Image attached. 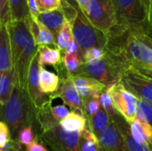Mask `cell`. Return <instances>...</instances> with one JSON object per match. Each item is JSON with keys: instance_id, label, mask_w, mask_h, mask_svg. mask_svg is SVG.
<instances>
[{"instance_id": "cell-1", "label": "cell", "mask_w": 152, "mask_h": 151, "mask_svg": "<svg viewBox=\"0 0 152 151\" xmlns=\"http://www.w3.org/2000/svg\"><path fill=\"white\" fill-rule=\"evenodd\" d=\"M105 50L120 62L123 70L152 80V40L143 32L113 27Z\"/></svg>"}, {"instance_id": "cell-2", "label": "cell", "mask_w": 152, "mask_h": 151, "mask_svg": "<svg viewBox=\"0 0 152 151\" xmlns=\"http://www.w3.org/2000/svg\"><path fill=\"white\" fill-rule=\"evenodd\" d=\"M3 119L9 128L11 138L16 140L19 132L26 127L32 126L37 121L36 110L31 103L28 90L22 88L16 80L10 98L3 108Z\"/></svg>"}, {"instance_id": "cell-3", "label": "cell", "mask_w": 152, "mask_h": 151, "mask_svg": "<svg viewBox=\"0 0 152 151\" xmlns=\"http://www.w3.org/2000/svg\"><path fill=\"white\" fill-rule=\"evenodd\" d=\"M116 17L114 27L145 33L149 15L142 0H112Z\"/></svg>"}, {"instance_id": "cell-4", "label": "cell", "mask_w": 152, "mask_h": 151, "mask_svg": "<svg viewBox=\"0 0 152 151\" xmlns=\"http://www.w3.org/2000/svg\"><path fill=\"white\" fill-rule=\"evenodd\" d=\"M123 72L120 62L110 52L105 50L102 59L93 62H83L76 76L94 78L106 86L119 81Z\"/></svg>"}, {"instance_id": "cell-5", "label": "cell", "mask_w": 152, "mask_h": 151, "mask_svg": "<svg viewBox=\"0 0 152 151\" xmlns=\"http://www.w3.org/2000/svg\"><path fill=\"white\" fill-rule=\"evenodd\" d=\"M72 35L81 55L91 48L105 50L109 40L108 36L95 28L80 9L72 24Z\"/></svg>"}, {"instance_id": "cell-6", "label": "cell", "mask_w": 152, "mask_h": 151, "mask_svg": "<svg viewBox=\"0 0 152 151\" xmlns=\"http://www.w3.org/2000/svg\"><path fill=\"white\" fill-rule=\"evenodd\" d=\"M84 14L95 28L106 35L116 25L112 0H88L87 8Z\"/></svg>"}, {"instance_id": "cell-7", "label": "cell", "mask_w": 152, "mask_h": 151, "mask_svg": "<svg viewBox=\"0 0 152 151\" xmlns=\"http://www.w3.org/2000/svg\"><path fill=\"white\" fill-rule=\"evenodd\" d=\"M78 132H66L60 125L45 131H40L39 137L50 151H81Z\"/></svg>"}, {"instance_id": "cell-8", "label": "cell", "mask_w": 152, "mask_h": 151, "mask_svg": "<svg viewBox=\"0 0 152 151\" xmlns=\"http://www.w3.org/2000/svg\"><path fill=\"white\" fill-rule=\"evenodd\" d=\"M116 111L128 123L131 124L137 117L138 99L129 92L119 81L107 86Z\"/></svg>"}, {"instance_id": "cell-9", "label": "cell", "mask_w": 152, "mask_h": 151, "mask_svg": "<svg viewBox=\"0 0 152 151\" xmlns=\"http://www.w3.org/2000/svg\"><path fill=\"white\" fill-rule=\"evenodd\" d=\"M30 18L31 17L25 20H10L6 23L10 40L12 66L19 60L24 51L28 38L32 36L29 28Z\"/></svg>"}, {"instance_id": "cell-10", "label": "cell", "mask_w": 152, "mask_h": 151, "mask_svg": "<svg viewBox=\"0 0 152 151\" xmlns=\"http://www.w3.org/2000/svg\"><path fill=\"white\" fill-rule=\"evenodd\" d=\"M119 82L138 100L152 105V80L143 77L132 70H123Z\"/></svg>"}, {"instance_id": "cell-11", "label": "cell", "mask_w": 152, "mask_h": 151, "mask_svg": "<svg viewBox=\"0 0 152 151\" xmlns=\"http://www.w3.org/2000/svg\"><path fill=\"white\" fill-rule=\"evenodd\" d=\"M57 97L61 98L66 105L73 109V111H76L84 117L86 116L84 102L72 83L71 76L68 72L65 74V76L61 77L59 87L51 99Z\"/></svg>"}, {"instance_id": "cell-12", "label": "cell", "mask_w": 152, "mask_h": 151, "mask_svg": "<svg viewBox=\"0 0 152 151\" xmlns=\"http://www.w3.org/2000/svg\"><path fill=\"white\" fill-rule=\"evenodd\" d=\"M39 72H40V64L38 53L33 57L32 61L29 66L28 79H27V90L29 95L31 103L35 109L37 110L40 109L47 101V95L43 93L40 90L39 85Z\"/></svg>"}, {"instance_id": "cell-13", "label": "cell", "mask_w": 152, "mask_h": 151, "mask_svg": "<svg viewBox=\"0 0 152 151\" xmlns=\"http://www.w3.org/2000/svg\"><path fill=\"white\" fill-rule=\"evenodd\" d=\"M71 80L83 102L95 93L101 94L107 87L99 81L87 77L71 76Z\"/></svg>"}, {"instance_id": "cell-14", "label": "cell", "mask_w": 152, "mask_h": 151, "mask_svg": "<svg viewBox=\"0 0 152 151\" xmlns=\"http://www.w3.org/2000/svg\"><path fill=\"white\" fill-rule=\"evenodd\" d=\"M100 151H127L124 141L111 122L98 137Z\"/></svg>"}, {"instance_id": "cell-15", "label": "cell", "mask_w": 152, "mask_h": 151, "mask_svg": "<svg viewBox=\"0 0 152 151\" xmlns=\"http://www.w3.org/2000/svg\"><path fill=\"white\" fill-rule=\"evenodd\" d=\"M110 120L114 124L119 134L121 135L127 151H152L148 147L138 143L133 138L130 132L129 124L118 112H116L110 117Z\"/></svg>"}, {"instance_id": "cell-16", "label": "cell", "mask_w": 152, "mask_h": 151, "mask_svg": "<svg viewBox=\"0 0 152 151\" xmlns=\"http://www.w3.org/2000/svg\"><path fill=\"white\" fill-rule=\"evenodd\" d=\"M130 125L133 138L140 144L144 145L152 150V126L144 120L136 117Z\"/></svg>"}, {"instance_id": "cell-17", "label": "cell", "mask_w": 152, "mask_h": 151, "mask_svg": "<svg viewBox=\"0 0 152 151\" xmlns=\"http://www.w3.org/2000/svg\"><path fill=\"white\" fill-rule=\"evenodd\" d=\"M13 69L6 24H0V74Z\"/></svg>"}, {"instance_id": "cell-18", "label": "cell", "mask_w": 152, "mask_h": 151, "mask_svg": "<svg viewBox=\"0 0 152 151\" xmlns=\"http://www.w3.org/2000/svg\"><path fill=\"white\" fill-rule=\"evenodd\" d=\"M29 28L31 35L37 46L39 45H55V37L53 34L37 19L30 18Z\"/></svg>"}, {"instance_id": "cell-19", "label": "cell", "mask_w": 152, "mask_h": 151, "mask_svg": "<svg viewBox=\"0 0 152 151\" xmlns=\"http://www.w3.org/2000/svg\"><path fill=\"white\" fill-rule=\"evenodd\" d=\"M37 19L53 34L54 37H56L60 29L66 22V19L61 7L52 12L39 13Z\"/></svg>"}, {"instance_id": "cell-20", "label": "cell", "mask_w": 152, "mask_h": 151, "mask_svg": "<svg viewBox=\"0 0 152 151\" xmlns=\"http://www.w3.org/2000/svg\"><path fill=\"white\" fill-rule=\"evenodd\" d=\"M17 77L14 69L0 74V110L7 102L11 96Z\"/></svg>"}, {"instance_id": "cell-21", "label": "cell", "mask_w": 152, "mask_h": 151, "mask_svg": "<svg viewBox=\"0 0 152 151\" xmlns=\"http://www.w3.org/2000/svg\"><path fill=\"white\" fill-rule=\"evenodd\" d=\"M59 85H60V77L56 74L40 66L39 85H40L41 92L46 95L53 94L57 91Z\"/></svg>"}, {"instance_id": "cell-22", "label": "cell", "mask_w": 152, "mask_h": 151, "mask_svg": "<svg viewBox=\"0 0 152 151\" xmlns=\"http://www.w3.org/2000/svg\"><path fill=\"white\" fill-rule=\"evenodd\" d=\"M111 120L106 111L101 107L100 109L95 113L87 122L86 125L98 138L102 133L110 125Z\"/></svg>"}, {"instance_id": "cell-23", "label": "cell", "mask_w": 152, "mask_h": 151, "mask_svg": "<svg viewBox=\"0 0 152 151\" xmlns=\"http://www.w3.org/2000/svg\"><path fill=\"white\" fill-rule=\"evenodd\" d=\"M59 125L66 132L81 133L86 127V119L81 114L71 111L64 119L59 122Z\"/></svg>"}, {"instance_id": "cell-24", "label": "cell", "mask_w": 152, "mask_h": 151, "mask_svg": "<svg viewBox=\"0 0 152 151\" xmlns=\"http://www.w3.org/2000/svg\"><path fill=\"white\" fill-rule=\"evenodd\" d=\"M39 64L41 67L45 65L58 66L61 63V54L58 48H51L48 45L37 46Z\"/></svg>"}, {"instance_id": "cell-25", "label": "cell", "mask_w": 152, "mask_h": 151, "mask_svg": "<svg viewBox=\"0 0 152 151\" xmlns=\"http://www.w3.org/2000/svg\"><path fill=\"white\" fill-rule=\"evenodd\" d=\"M10 20H25L30 16L28 0H8Z\"/></svg>"}, {"instance_id": "cell-26", "label": "cell", "mask_w": 152, "mask_h": 151, "mask_svg": "<svg viewBox=\"0 0 152 151\" xmlns=\"http://www.w3.org/2000/svg\"><path fill=\"white\" fill-rule=\"evenodd\" d=\"M79 147L81 151H100L98 138L88 128L87 125L80 133Z\"/></svg>"}, {"instance_id": "cell-27", "label": "cell", "mask_w": 152, "mask_h": 151, "mask_svg": "<svg viewBox=\"0 0 152 151\" xmlns=\"http://www.w3.org/2000/svg\"><path fill=\"white\" fill-rule=\"evenodd\" d=\"M61 61L65 69L70 76H76L83 64L82 56L78 54H69L64 53Z\"/></svg>"}, {"instance_id": "cell-28", "label": "cell", "mask_w": 152, "mask_h": 151, "mask_svg": "<svg viewBox=\"0 0 152 151\" xmlns=\"http://www.w3.org/2000/svg\"><path fill=\"white\" fill-rule=\"evenodd\" d=\"M73 38L72 35V26L66 21L61 28L60 29L58 35L55 37V44H56V48H58L61 52L65 50L66 46L69 43V41Z\"/></svg>"}, {"instance_id": "cell-29", "label": "cell", "mask_w": 152, "mask_h": 151, "mask_svg": "<svg viewBox=\"0 0 152 151\" xmlns=\"http://www.w3.org/2000/svg\"><path fill=\"white\" fill-rule=\"evenodd\" d=\"M102 94V93H101ZM100 93H95L92 95L89 99H87L86 101H84L85 106V111H86V122L95 114L101 108L100 103Z\"/></svg>"}, {"instance_id": "cell-30", "label": "cell", "mask_w": 152, "mask_h": 151, "mask_svg": "<svg viewBox=\"0 0 152 151\" xmlns=\"http://www.w3.org/2000/svg\"><path fill=\"white\" fill-rule=\"evenodd\" d=\"M35 5L38 13H44L59 9L61 0H35Z\"/></svg>"}, {"instance_id": "cell-31", "label": "cell", "mask_w": 152, "mask_h": 151, "mask_svg": "<svg viewBox=\"0 0 152 151\" xmlns=\"http://www.w3.org/2000/svg\"><path fill=\"white\" fill-rule=\"evenodd\" d=\"M137 117L149 123L152 126V105L139 100L137 105Z\"/></svg>"}, {"instance_id": "cell-32", "label": "cell", "mask_w": 152, "mask_h": 151, "mask_svg": "<svg viewBox=\"0 0 152 151\" xmlns=\"http://www.w3.org/2000/svg\"><path fill=\"white\" fill-rule=\"evenodd\" d=\"M100 103H101V107L106 111V113L108 114L110 118L117 112L115 108H114L111 97H110V95L107 90V87L100 95Z\"/></svg>"}, {"instance_id": "cell-33", "label": "cell", "mask_w": 152, "mask_h": 151, "mask_svg": "<svg viewBox=\"0 0 152 151\" xmlns=\"http://www.w3.org/2000/svg\"><path fill=\"white\" fill-rule=\"evenodd\" d=\"M105 55V50L99 48H91L82 54L83 62H93L102 59Z\"/></svg>"}, {"instance_id": "cell-34", "label": "cell", "mask_w": 152, "mask_h": 151, "mask_svg": "<svg viewBox=\"0 0 152 151\" xmlns=\"http://www.w3.org/2000/svg\"><path fill=\"white\" fill-rule=\"evenodd\" d=\"M18 142L21 145H28L32 142L35 141L34 139V132H33V127L32 126H26L22 128L19 133H18Z\"/></svg>"}, {"instance_id": "cell-35", "label": "cell", "mask_w": 152, "mask_h": 151, "mask_svg": "<svg viewBox=\"0 0 152 151\" xmlns=\"http://www.w3.org/2000/svg\"><path fill=\"white\" fill-rule=\"evenodd\" d=\"M51 112L54 119L58 122L64 119L69 114V109L64 105H57L54 107H51Z\"/></svg>"}, {"instance_id": "cell-36", "label": "cell", "mask_w": 152, "mask_h": 151, "mask_svg": "<svg viewBox=\"0 0 152 151\" xmlns=\"http://www.w3.org/2000/svg\"><path fill=\"white\" fill-rule=\"evenodd\" d=\"M11 139L12 138L7 125L3 121H0V148H4L11 141Z\"/></svg>"}, {"instance_id": "cell-37", "label": "cell", "mask_w": 152, "mask_h": 151, "mask_svg": "<svg viewBox=\"0 0 152 151\" xmlns=\"http://www.w3.org/2000/svg\"><path fill=\"white\" fill-rule=\"evenodd\" d=\"M10 21L8 0H0V24Z\"/></svg>"}, {"instance_id": "cell-38", "label": "cell", "mask_w": 152, "mask_h": 151, "mask_svg": "<svg viewBox=\"0 0 152 151\" xmlns=\"http://www.w3.org/2000/svg\"><path fill=\"white\" fill-rule=\"evenodd\" d=\"M20 145L21 144L16 140L11 139V141L4 148H0V151H23Z\"/></svg>"}, {"instance_id": "cell-39", "label": "cell", "mask_w": 152, "mask_h": 151, "mask_svg": "<svg viewBox=\"0 0 152 151\" xmlns=\"http://www.w3.org/2000/svg\"><path fill=\"white\" fill-rule=\"evenodd\" d=\"M63 53H69V54H78V55H81L80 53V51L78 49V46L77 44H76L74 38H72L69 43L68 44V45L66 46L65 50ZM82 56V55H81Z\"/></svg>"}, {"instance_id": "cell-40", "label": "cell", "mask_w": 152, "mask_h": 151, "mask_svg": "<svg viewBox=\"0 0 152 151\" xmlns=\"http://www.w3.org/2000/svg\"><path fill=\"white\" fill-rule=\"evenodd\" d=\"M26 151H49L47 148H45L44 145L38 143L37 141L32 142L28 145L26 146Z\"/></svg>"}, {"instance_id": "cell-41", "label": "cell", "mask_w": 152, "mask_h": 151, "mask_svg": "<svg viewBox=\"0 0 152 151\" xmlns=\"http://www.w3.org/2000/svg\"><path fill=\"white\" fill-rule=\"evenodd\" d=\"M28 8H29V12H30V16L33 19H37V15L39 14L36 5H35V0H28Z\"/></svg>"}, {"instance_id": "cell-42", "label": "cell", "mask_w": 152, "mask_h": 151, "mask_svg": "<svg viewBox=\"0 0 152 151\" xmlns=\"http://www.w3.org/2000/svg\"><path fill=\"white\" fill-rule=\"evenodd\" d=\"M144 34L151 40H152V8L151 12H150V15H149V19H148V26H147V28H146Z\"/></svg>"}, {"instance_id": "cell-43", "label": "cell", "mask_w": 152, "mask_h": 151, "mask_svg": "<svg viewBox=\"0 0 152 151\" xmlns=\"http://www.w3.org/2000/svg\"><path fill=\"white\" fill-rule=\"evenodd\" d=\"M80 10L83 12V13L86 12V8H87V4H88V0H76Z\"/></svg>"}, {"instance_id": "cell-44", "label": "cell", "mask_w": 152, "mask_h": 151, "mask_svg": "<svg viewBox=\"0 0 152 151\" xmlns=\"http://www.w3.org/2000/svg\"><path fill=\"white\" fill-rule=\"evenodd\" d=\"M142 4H144V6L146 8L148 15H150V12H151L152 8V0H142Z\"/></svg>"}, {"instance_id": "cell-45", "label": "cell", "mask_w": 152, "mask_h": 151, "mask_svg": "<svg viewBox=\"0 0 152 151\" xmlns=\"http://www.w3.org/2000/svg\"><path fill=\"white\" fill-rule=\"evenodd\" d=\"M61 1H63V2H65V3H67V4L72 5L73 7H79L76 0H61Z\"/></svg>"}]
</instances>
